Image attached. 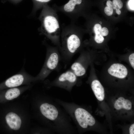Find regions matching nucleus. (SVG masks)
Wrapping results in <instances>:
<instances>
[{
    "label": "nucleus",
    "mask_w": 134,
    "mask_h": 134,
    "mask_svg": "<svg viewBox=\"0 0 134 134\" xmlns=\"http://www.w3.org/2000/svg\"><path fill=\"white\" fill-rule=\"evenodd\" d=\"M108 34V31L106 27H104L102 28L100 32V34L102 36H106Z\"/></svg>",
    "instance_id": "17"
},
{
    "label": "nucleus",
    "mask_w": 134,
    "mask_h": 134,
    "mask_svg": "<svg viewBox=\"0 0 134 134\" xmlns=\"http://www.w3.org/2000/svg\"><path fill=\"white\" fill-rule=\"evenodd\" d=\"M91 87L97 99L100 101H102L104 98V91L100 82L97 80H93L91 83Z\"/></svg>",
    "instance_id": "9"
},
{
    "label": "nucleus",
    "mask_w": 134,
    "mask_h": 134,
    "mask_svg": "<svg viewBox=\"0 0 134 134\" xmlns=\"http://www.w3.org/2000/svg\"><path fill=\"white\" fill-rule=\"evenodd\" d=\"M116 12L118 15H120L121 13V12L120 9H116Z\"/></svg>",
    "instance_id": "22"
},
{
    "label": "nucleus",
    "mask_w": 134,
    "mask_h": 134,
    "mask_svg": "<svg viewBox=\"0 0 134 134\" xmlns=\"http://www.w3.org/2000/svg\"><path fill=\"white\" fill-rule=\"evenodd\" d=\"M102 29L101 25L99 24H95L94 27V30L95 34H100V32Z\"/></svg>",
    "instance_id": "14"
},
{
    "label": "nucleus",
    "mask_w": 134,
    "mask_h": 134,
    "mask_svg": "<svg viewBox=\"0 0 134 134\" xmlns=\"http://www.w3.org/2000/svg\"><path fill=\"white\" fill-rule=\"evenodd\" d=\"M54 99L66 110L73 121L81 128L86 129L95 124V119L85 109L78 107L73 102H66L57 98Z\"/></svg>",
    "instance_id": "3"
},
{
    "label": "nucleus",
    "mask_w": 134,
    "mask_h": 134,
    "mask_svg": "<svg viewBox=\"0 0 134 134\" xmlns=\"http://www.w3.org/2000/svg\"><path fill=\"white\" fill-rule=\"evenodd\" d=\"M108 73L112 76L120 78H125L128 74L127 68L123 65L120 64H114L108 68Z\"/></svg>",
    "instance_id": "7"
},
{
    "label": "nucleus",
    "mask_w": 134,
    "mask_h": 134,
    "mask_svg": "<svg viewBox=\"0 0 134 134\" xmlns=\"http://www.w3.org/2000/svg\"><path fill=\"white\" fill-rule=\"evenodd\" d=\"M61 47L59 50L61 59L68 62L79 48L81 44L79 37L76 33L73 22L62 27Z\"/></svg>",
    "instance_id": "2"
},
{
    "label": "nucleus",
    "mask_w": 134,
    "mask_h": 134,
    "mask_svg": "<svg viewBox=\"0 0 134 134\" xmlns=\"http://www.w3.org/2000/svg\"><path fill=\"white\" fill-rule=\"evenodd\" d=\"M59 51L56 46H47L45 61L40 71L35 77L37 79L43 80L57 69L61 59Z\"/></svg>",
    "instance_id": "4"
},
{
    "label": "nucleus",
    "mask_w": 134,
    "mask_h": 134,
    "mask_svg": "<svg viewBox=\"0 0 134 134\" xmlns=\"http://www.w3.org/2000/svg\"><path fill=\"white\" fill-rule=\"evenodd\" d=\"M104 11L106 15L110 16L112 15L113 13V9L107 6L104 8Z\"/></svg>",
    "instance_id": "15"
},
{
    "label": "nucleus",
    "mask_w": 134,
    "mask_h": 134,
    "mask_svg": "<svg viewBox=\"0 0 134 134\" xmlns=\"http://www.w3.org/2000/svg\"><path fill=\"white\" fill-rule=\"evenodd\" d=\"M37 4L38 5L42 6L47 4V3L50 2L51 0H34Z\"/></svg>",
    "instance_id": "16"
},
{
    "label": "nucleus",
    "mask_w": 134,
    "mask_h": 134,
    "mask_svg": "<svg viewBox=\"0 0 134 134\" xmlns=\"http://www.w3.org/2000/svg\"><path fill=\"white\" fill-rule=\"evenodd\" d=\"M106 5L107 6L110 8H112L113 9V8L114 6L112 1L110 0H108L106 3Z\"/></svg>",
    "instance_id": "20"
},
{
    "label": "nucleus",
    "mask_w": 134,
    "mask_h": 134,
    "mask_svg": "<svg viewBox=\"0 0 134 134\" xmlns=\"http://www.w3.org/2000/svg\"><path fill=\"white\" fill-rule=\"evenodd\" d=\"M128 5L131 9L134 10V0H129L128 2Z\"/></svg>",
    "instance_id": "19"
},
{
    "label": "nucleus",
    "mask_w": 134,
    "mask_h": 134,
    "mask_svg": "<svg viewBox=\"0 0 134 134\" xmlns=\"http://www.w3.org/2000/svg\"><path fill=\"white\" fill-rule=\"evenodd\" d=\"M77 76L70 69L58 75L49 83V87H55L64 89L71 92L76 84Z\"/></svg>",
    "instance_id": "5"
},
{
    "label": "nucleus",
    "mask_w": 134,
    "mask_h": 134,
    "mask_svg": "<svg viewBox=\"0 0 134 134\" xmlns=\"http://www.w3.org/2000/svg\"><path fill=\"white\" fill-rule=\"evenodd\" d=\"M134 124H132L130 126L129 129V133L130 134H134Z\"/></svg>",
    "instance_id": "21"
},
{
    "label": "nucleus",
    "mask_w": 134,
    "mask_h": 134,
    "mask_svg": "<svg viewBox=\"0 0 134 134\" xmlns=\"http://www.w3.org/2000/svg\"><path fill=\"white\" fill-rule=\"evenodd\" d=\"M20 93V90L19 89L13 87L8 89L6 91L5 97L7 100H11L18 97Z\"/></svg>",
    "instance_id": "11"
},
{
    "label": "nucleus",
    "mask_w": 134,
    "mask_h": 134,
    "mask_svg": "<svg viewBox=\"0 0 134 134\" xmlns=\"http://www.w3.org/2000/svg\"><path fill=\"white\" fill-rule=\"evenodd\" d=\"M5 118L7 123L11 129L17 130L20 128L21 121L16 114L13 112H9L6 115Z\"/></svg>",
    "instance_id": "8"
},
{
    "label": "nucleus",
    "mask_w": 134,
    "mask_h": 134,
    "mask_svg": "<svg viewBox=\"0 0 134 134\" xmlns=\"http://www.w3.org/2000/svg\"><path fill=\"white\" fill-rule=\"evenodd\" d=\"M24 71H21L7 79L4 83L5 86L8 88L17 87L22 85L26 79L30 77Z\"/></svg>",
    "instance_id": "6"
},
{
    "label": "nucleus",
    "mask_w": 134,
    "mask_h": 134,
    "mask_svg": "<svg viewBox=\"0 0 134 134\" xmlns=\"http://www.w3.org/2000/svg\"><path fill=\"white\" fill-rule=\"evenodd\" d=\"M130 62L133 69L134 68V53H133L130 55L129 57Z\"/></svg>",
    "instance_id": "18"
},
{
    "label": "nucleus",
    "mask_w": 134,
    "mask_h": 134,
    "mask_svg": "<svg viewBox=\"0 0 134 134\" xmlns=\"http://www.w3.org/2000/svg\"><path fill=\"white\" fill-rule=\"evenodd\" d=\"M132 107V103L131 101L122 97L119 98L115 101L114 104V107L117 110H120L122 108L130 110Z\"/></svg>",
    "instance_id": "10"
},
{
    "label": "nucleus",
    "mask_w": 134,
    "mask_h": 134,
    "mask_svg": "<svg viewBox=\"0 0 134 134\" xmlns=\"http://www.w3.org/2000/svg\"><path fill=\"white\" fill-rule=\"evenodd\" d=\"M57 12L53 7L45 4L43 6L39 19L41 24V32L59 50L61 28Z\"/></svg>",
    "instance_id": "1"
},
{
    "label": "nucleus",
    "mask_w": 134,
    "mask_h": 134,
    "mask_svg": "<svg viewBox=\"0 0 134 134\" xmlns=\"http://www.w3.org/2000/svg\"><path fill=\"white\" fill-rule=\"evenodd\" d=\"M94 39L96 42L98 43H102L104 39L103 36L100 34H96Z\"/></svg>",
    "instance_id": "13"
},
{
    "label": "nucleus",
    "mask_w": 134,
    "mask_h": 134,
    "mask_svg": "<svg viewBox=\"0 0 134 134\" xmlns=\"http://www.w3.org/2000/svg\"><path fill=\"white\" fill-rule=\"evenodd\" d=\"M112 2L116 9H120L123 7V3L121 0H113Z\"/></svg>",
    "instance_id": "12"
}]
</instances>
